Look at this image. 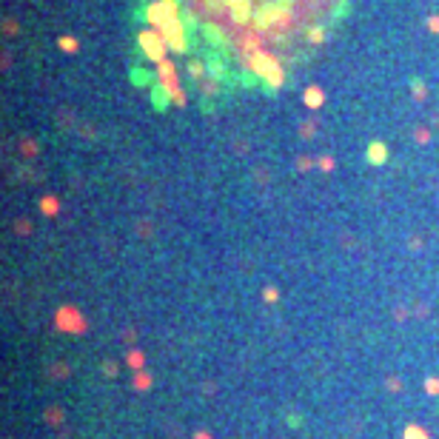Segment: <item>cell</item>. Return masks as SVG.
Listing matches in <instances>:
<instances>
[{"mask_svg": "<svg viewBox=\"0 0 439 439\" xmlns=\"http://www.w3.org/2000/svg\"><path fill=\"white\" fill-rule=\"evenodd\" d=\"M405 433H408V439H428V436H425V430H419V428H408Z\"/></svg>", "mask_w": 439, "mask_h": 439, "instance_id": "cell-3", "label": "cell"}, {"mask_svg": "<svg viewBox=\"0 0 439 439\" xmlns=\"http://www.w3.org/2000/svg\"><path fill=\"white\" fill-rule=\"evenodd\" d=\"M337 0H188L214 35L246 63L268 74L294 43L331 15ZM319 40L316 32H311Z\"/></svg>", "mask_w": 439, "mask_h": 439, "instance_id": "cell-1", "label": "cell"}, {"mask_svg": "<svg viewBox=\"0 0 439 439\" xmlns=\"http://www.w3.org/2000/svg\"><path fill=\"white\" fill-rule=\"evenodd\" d=\"M382 154H385L382 146H371V157H374V163H382Z\"/></svg>", "mask_w": 439, "mask_h": 439, "instance_id": "cell-2", "label": "cell"}]
</instances>
